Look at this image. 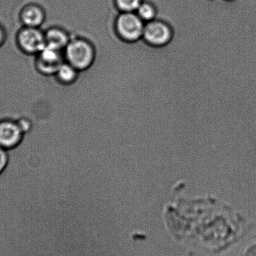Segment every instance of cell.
<instances>
[{
	"instance_id": "2",
	"label": "cell",
	"mask_w": 256,
	"mask_h": 256,
	"mask_svg": "<svg viewBox=\"0 0 256 256\" xmlns=\"http://www.w3.org/2000/svg\"><path fill=\"white\" fill-rule=\"evenodd\" d=\"M145 23L136 13H120L116 21V30L122 40L135 42L142 38Z\"/></svg>"
},
{
	"instance_id": "1",
	"label": "cell",
	"mask_w": 256,
	"mask_h": 256,
	"mask_svg": "<svg viewBox=\"0 0 256 256\" xmlns=\"http://www.w3.org/2000/svg\"><path fill=\"white\" fill-rule=\"evenodd\" d=\"M66 61L78 72L86 70L95 62L96 49L90 42L86 39H71L64 51Z\"/></svg>"
},
{
	"instance_id": "4",
	"label": "cell",
	"mask_w": 256,
	"mask_h": 256,
	"mask_svg": "<svg viewBox=\"0 0 256 256\" xmlns=\"http://www.w3.org/2000/svg\"><path fill=\"white\" fill-rule=\"evenodd\" d=\"M66 61L63 51L46 44L36 54V66L41 74L46 76H56L57 70Z\"/></svg>"
},
{
	"instance_id": "11",
	"label": "cell",
	"mask_w": 256,
	"mask_h": 256,
	"mask_svg": "<svg viewBox=\"0 0 256 256\" xmlns=\"http://www.w3.org/2000/svg\"><path fill=\"white\" fill-rule=\"evenodd\" d=\"M115 3L120 13H136L142 0H115Z\"/></svg>"
},
{
	"instance_id": "6",
	"label": "cell",
	"mask_w": 256,
	"mask_h": 256,
	"mask_svg": "<svg viewBox=\"0 0 256 256\" xmlns=\"http://www.w3.org/2000/svg\"><path fill=\"white\" fill-rule=\"evenodd\" d=\"M24 134L16 120L4 119L0 120V146L6 150L18 146L24 140Z\"/></svg>"
},
{
	"instance_id": "12",
	"label": "cell",
	"mask_w": 256,
	"mask_h": 256,
	"mask_svg": "<svg viewBox=\"0 0 256 256\" xmlns=\"http://www.w3.org/2000/svg\"><path fill=\"white\" fill-rule=\"evenodd\" d=\"M9 163L8 150L0 146V176L6 170Z\"/></svg>"
},
{
	"instance_id": "3",
	"label": "cell",
	"mask_w": 256,
	"mask_h": 256,
	"mask_svg": "<svg viewBox=\"0 0 256 256\" xmlns=\"http://www.w3.org/2000/svg\"><path fill=\"white\" fill-rule=\"evenodd\" d=\"M20 48L24 53L36 56L46 46V37L40 28L24 26L17 36Z\"/></svg>"
},
{
	"instance_id": "8",
	"label": "cell",
	"mask_w": 256,
	"mask_h": 256,
	"mask_svg": "<svg viewBox=\"0 0 256 256\" xmlns=\"http://www.w3.org/2000/svg\"><path fill=\"white\" fill-rule=\"evenodd\" d=\"M44 34L46 44L60 51H64L71 40L70 34L60 27H52L44 31Z\"/></svg>"
},
{
	"instance_id": "5",
	"label": "cell",
	"mask_w": 256,
	"mask_h": 256,
	"mask_svg": "<svg viewBox=\"0 0 256 256\" xmlns=\"http://www.w3.org/2000/svg\"><path fill=\"white\" fill-rule=\"evenodd\" d=\"M172 37V30L165 22L154 20L145 24L142 38L150 46H165L171 40Z\"/></svg>"
},
{
	"instance_id": "10",
	"label": "cell",
	"mask_w": 256,
	"mask_h": 256,
	"mask_svg": "<svg viewBox=\"0 0 256 256\" xmlns=\"http://www.w3.org/2000/svg\"><path fill=\"white\" fill-rule=\"evenodd\" d=\"M136 13L145 24L154 20L156 14L155 7L148 2H142Z\"/></svg>"
},
{
	"instance_id": "15",
	"label": "cell",
	"mask_w": 256,
	"mask_h": 256,
	"mask_svg": "<svg viewBox=\"0 0 256 256\" xmlns=\"http://www.w3.org/2000/svg\"><path fill=\"white\" fill-rule=\"evenodd\" d=\"M228 1H232V0H228Z\"/></svg>"
},
{
	"instance_id": "7",
	"label": "cell",
	"mask_w": 256,
	"mask_h": 256,
	"mask_svg": "<svg viewBox=\"0 0 256 256\" xmlns=\"http://www.w3.org/2000/svg\"><path fill=\"white\" fill-rule=\"evenodd\" d=\"M20 18L24 26L41 29L46 22V12L38 4H30L22 11Z\"/></svg>"
},
{
	"instance_id": "13",
	"label": "cell",
	"mask_w": 256,
	"mask_h": 256,
	"mask_svg": "<svg viewBox=\"0 0 256 256\" xmlns=\"http://www.w3.org/2000/svg\"><path fill=\"white\" fill-rule=\"evenodd\" d=\"M243 256H256V244L250 246L244 252Z\"/></svg>"
},
{
	"instance_id": "14",
	"label": "cell",
	"mask_w": 256,
	"mask_h": 256,
	"mask_svg": "<svg viewBox=\"0 0 256 256\" xmlns=\"http://www.w3.org/2000/svg\"><path fill=\"white\" fill-rule=\"evenodd\" d=\"M4 32L2 30V29L0 28V46L3 44L4 41Z\"/></svg>"
},
{
	"instance_id": "9",
	"label": "cell",
	"mask_w": 256,
	"mask_h": 256,
	"mask_svg": "<svg viewBox=\"0 0 256 256\" xmlns=\"http://www.w3.org/2000/svg\"><path fill=\"white\" fill-rule=\"evenodd\" d=\"M79 72L68 62L64 61L57 70L56 76L62 83L70 84L78 78Z\"/></svg>"
}]
</instances>
